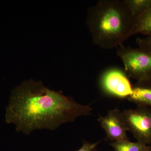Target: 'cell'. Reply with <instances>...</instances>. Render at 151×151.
Instances as JSON below:
<instances>
[{
    "label": "cell",
    "mask_w": 151,
    "mask_h": 151,
    "mask_svg": "<svg viewBox=\"0 0 151 151\" xmlns=\"http://www.w3.org/2000/svg\"><path fill=\"white\" fill-rule=\"evenodd\" d=\"M124 1L134 18L141 14L151 4V0H124Z\"/></svg>",
    "instance_id": "10"
},
{
    "label": "cell",
    "mask_w": 151,
    "mask_h": 151,
    "mask_svg": "<svg viewBox=\"0 0 151 151\" xmlns=\"http://www.w3.org/2000/svg\"><path fill=\"white\" fill-rule=\"evenodd\" d=\"M136 42L139 48L151 55V37L147 36L145 38L138 37Z\"/></svg>",
    "instance_id": "11"
},
{
    "label": "cell",
    "mask_w": 151,
    "mask_h": 151,
    "mask_svg": "<svg viewBox=\"0 0 151 151\" xmlns=\"http://www.w3.org/2000/svg\"><path fill=\"white\" fill-rule=\"evenodd\" d=\"M98 121L105 130L108 139L112 142L129 140L122 112L119 109L110 110L106 116H100Z\"/></svg>",
    "instance_id": "6"
},
{
    "label": "cell",
    "mask_w": 151,
    "mask_h": 151,
    "mask_svg": "<svg viewBox=\"0 0 151 151\" xmlns=\"http://www.w3.org/2000/svg\"><path fill=\"white\" fill-rule=\"evenodd\" d=\"M134 20L124 0H101L88 10L86 23L94 43L112 49L132 36Z\"/></svg>",
    "instance_id": "2"
},
{
    "label": "cell",
    "mask_w": 151,
    "mask_h": 151,
    "mask_svg": "<svg viewBox=\"0 0 151 151\" xmlns=\"http://www.w3.org/2000/svg\"><path fill=\"white\" fill-rule=\"evenodd\" d=\"M148 36H151V34L150 35Z\"/></svg>",
    "instance_id": "14"
},
{
    "label": "cell",
    "mask_w": 151,
    "mask_h": 151,
    "mask_svg": "<svg viewBox=\"0 0 151 151\" xmlns=\"http://www.w3.org/2000/svg\"><path fill=\"white\" fill-rule=\"evenodd\" d=\"M117 54L128 75L138 83L151 82V55L140 49L124 46L117 48Z\"/></svg>",
    "instance_id": "3"
},
{
    "label": "cell",
    "mask_w": 151,
    "mask_h": 151,
    "mask_svg": "<svg viewBox=\"0 0 151 151\" xmlns=\"http://www.w3.org/2000/svg\"><path fill=\"white\" fill-rule=\"evenodd\" d=\"M89 105H81L61 91L49 89L41 81H24L12 91L5 121L29 135L37 130H54L63 124L91 114Z\"/></svg>",
    "instance_id": "1"
},
{
    "label": "cell",
    "mask_w": 151,
    "mask_h": 151,
    "mask_svg": "<svg viewBox=\"0 0 151 151\" xmlns=\"http://www.w3.org/2000/svg\"><path fill=\"white\" fill-rule=\"evenodd\" d=\"M100 142L94 143L84 142L81 148L76 151H93Z\"/></svg>",
    "instance_id": "12"
},
{
    "label": "cell",
    "mask_w": 151,
    "mask_h": 151,
    "mask_svg": "<svg viewBox=\"0 0 151 151\" xmlns=\"http://www.w3.org/2000/svg\"><path fill=\"white\" fill-rule=\"evenodd\" d=\"M150 151H151V147H150Z\"/></svg>",
    "instance_id": "13"
},
{
    "label": "cell",
    "mask_w": 151,
    "mask_h": 151,
    "mask_svg": "<svg viewBox=\"0 0 151 151\" xmlns=\"http://www.w3.org/2000/svg\"><path fill=\"white\" fill-rule=\"evenodd\" d=\"M128 99L130 102L135 103L137 106L151 107V82L137 83L133 87L132 94Z\"/></svg>",
    "instance_id": "7"
},
{
    "label": "cell",
    "mask_w": 151,
    "mask_h": 151,
    "mask_svg": "<svg viewBox=\"0 0 151 151\" xmlns=\"http://www.w3.org/2000/svg\"><path fill=\"white\" fill-rule=\"evenodd\" d=\"M104 92L119 98H128L133 92V87L127 76L118 68L108 69L103 73L100 81Z\"/></svg>",
    "instance_id": "5"
},
{
    "label": "cell",
    "mask_w": 151,
    "mask_h": 151,
    "mask_svg": "<svg viewBox=\"0 0 151 151\" xmlns=\"http://www.w3.org/2000/svg\"><path fill=\"white\" fill-rule=\"evenodd\" d=\"M139 34L147 36L151 34V4L142 13L134 18L132 36Z\"/></svg>",
    "instance_id": "8"
},
{
    "label": "cell",
    "mask_w": 151,
    "mask_h": 151,
    "mask_svg": "<svg viewBox=\"0 0 151 151\" xmlns=\"http://www.w3.org/2000/svg\"><path fill=\"white\" fill-rule=\"evenodd\" d=\"M115 151H150V147L142 143L129 140L113 142L111 144Z\"/></svg>",
    "instance_id": "9"
},
{
    "label": "cell",
    "mask_w": 151,
    "mask_h": 151,
    "mask_svg": "<svg viewBox=\"0 0 151 151\" xmlns=\"http://www.w3.org/2000/svg\"><path fill=\"white\" fill-rule=\"evenodd\" d=\"M122 114L127 131L139 142L151 144V107L138 105L135 109L123 111Z\"/></svg>",
    "instance_id": "4"
}]
</instances>
